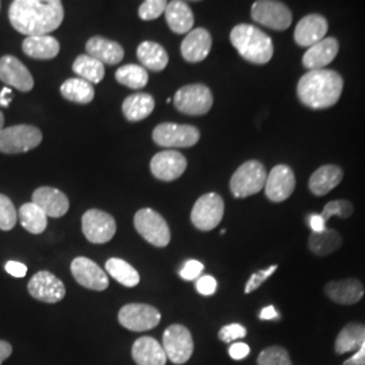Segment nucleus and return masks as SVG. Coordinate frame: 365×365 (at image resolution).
<instances>
[{
    "instance_id": "f257e3e1",
    "label": "nucleus",
    "mask_w": 365,
    "mask_h": 365,
    "mask_svg": "<svg viewBox=\"0 0 365 365\" xmlns=\"http://www.w3.org/2000/svg\"><path fill=\"white\" fill-rule=\"evenodd\" d=\"M9 19L11 26L26 37L51 36L64 21V7L58 0H15Z\"/></svg>"
},
{
    "instance_id": "f03ea898",
    "label": "nucleus",
    "mask_w": 365,
    "mask_h": 365,
    "mask_svg": "<svg viewBox=\"0 0 365 365\" xmlns=\"http://www.w3.org/2000/svg\"><path fill=\"white\" fill-rule=\"evenodd\" d=\"M344 91V78L337 71H309L298 81L297 93L302 105L324 110L336 105Z\"/></svg>"
},
{
    "instance_id": "7ed1b4c3",
    "label": "nucleus",
    "mask_w": 365,
    "mask_h": 365,
    "mask_svg": "<svg viewBox=\"0 0 365 365\" xmlns=\"http://www.w3.org/2000/svg\"><path fill=\"white\" fill-rule=\"evenodd\" d=\"M230 42L240 56L252 64L264 66L274 57V42L268 34L253 25H237L230 33Z\"/></svg>"
},
{
    "instance_id": "20e7f679",
    "label": "nucleus",
    "mask_w": 365,
    "mask_h": 365,
    "mask_svg": "<svg viewBox=\"0 0 365 365\" xmlns=\"http://www.w3.org/2000/svg\"><path fill=\"white\" fill-rule=\"evenodd\" d=\"M265 167L257 160H249L240 165L232 179L230 191L235 197H248L259 194L267 182Z\"/></svg>"
},
{
    "instance_id": "39448f33",
    "label": "nucleus",
    "mask_w": 365,
    "mask_h": 365,
    "mask_svg": "<svg viewBox=\"0 0 365 365\" xmlns=\"http://www.w3.org/2000/svg\"><path fill=\"white\" fill-rule=\"evenodd\" d=\"M214 103L212 92L207 86L196 83L184 86L173 96V105L185 115H205Z\"/></svg>"
},
{
    "instance_id": "423d86ee",
    "label": "nucleus",
    "mask_w": 365,
    "mask_h": 365,
    "mask_svg": "<svg viewBox=\"0 0 365 365\" xmlns=\"http://www.w3.org/2000/svg\"><path fill=\"white\" fill-rule=\"evenodd\" d=\"M42 143V131L31 125H15L0 133V152L6 155L26 153Z\"/></svg>"
},
{
    "instance_id": "0eeeda50",
    "label": "nucleus",
    "mask_w": 365,
    "mask_h": 365,
    "mask_svg": "<svg viewBox=\"0 0 365 365\" xmlns=\"http://www.w3.org/2000/svg\"><path fill=\"white\" fill-rule=\"evenodd\" d=\"M134 227L153 247L165 248L170 242V226L155 210H138L134 215Z\"/></svg>"
},
{
    "instance_id": "6e6552de",
    "label": "nucleus",
    "mask_w": 365,
    "mask_h": 365,
    "mask_svg": "<svg viewBox=\"0 0 365 365\" xmlns=\"http://www.w3.org/2000/svg\"><path fill=\"white\" fill-rule=\"evenodd\" d=\"M225 202L221 195L209 192L200 196L191 211V222L197 230L210 232L214 230L223 218Z\"/></svg>"
},
{
    "instance_id": "1a4fd4ad",
    "label": "nucleus",
    "mask_w": 365,
    "mask_h": 365,
    "mask_svg": "<svg viewBox=\"0 0 365 365\" xmlns=\"http://www.w3.org/2000/svg\"><path fill=\"white\" fill-rule=\"evenodd\" d=\"M252 19L261 26L269 27L276 31H284L292 24V13L282 1L259 0L250 10Z\"/></svg>"
},
{
    "instance_id": "9d476101",
    "label": "nucleus",
    "mask_w": 365,
    "mask_h": 365,
    "mask_svg": "<svg viewBox=\"0 0 365 365\" xmlns=\"http://www.w3.org/2000/svg\"><path fill=\"white\" fill-rule=\"evenodd\" d=\"M167 359L173 364H185L194 353V339L191 331L182 325H170L163 336L161 342Z\"/></svg>"
},
{
    "instance_id": "9b49d317",
    "label": "nucleus",
    "mask_w": 365,
    "mask_h": 365,
    "mask_svg": "<svg viewBox=\"0 0 365 365\" xmlns=\"http://www.w3.org/2000/svg\"><path fill=\"white\" fill-rule=\"evenodd\" d=\"M118 321L125 329L140 333L155 329L161 321V314L150 304L129 303L119 310Z\"/></svg>"
},
{
    "instance_id": "f8f14e48",
    "label": "nucleus",
    "mask_w": 365,
    "mask_h": 365,
    "mask_svg": "<svg viewBox=\"0 0 365 365\" xmlns=\"http://www.w3.org/2000/svg\"><path fill=\"white\" fill-rule=\"evenodd\" d=\"M200 140V131L192 125L160 123L153 130V141L164 148H191Z\"/></svg>"
},
{
    "instance_id": "ddd939ff",
    "label": "nucleus",
    "mask_w": 365,
    "mask_h": 365,
    "mask_svg": "<svg viewBox=\"0 0 365 365\" xmlns=\"http://www.w3.org/2000/svg\"><path fill=\"white\" fill-rule=\"evenodd\" d=\"M81 229L92 244H106L117 233V222L106 211L91 209L81 218Z\"/></svg>"
},
{
    "instance_id": "4468645a",
    "label": "nucleus",
    "mask_w": 365,
    "mask_h": 365,
    "mask_svg": "<svg viewBox=\"0 0 365 365\" xmlns=\"http://www.w3.org/2000/svg\"><path fill=\"white\" fill-rule=\"evenodd\" d=\"M29 294L43 303H57L66 298V288L64 283L49 271H39L34 274L29 284Z\"/></svg>"
},
{
    "instance_id": "2eb2a0df",
    "label": "nucleus",
    "mask_w": 365,
    "mask_h": 365,
    "mask_svg": "<svg viewBox=\"0 0 365 365\" xmlns=\"http://www.w3.org/2000/svg\"><path fill=\"white\" fill-rule=\"evenodd\" d=\"M297 185L294 170L288 165L280 164L276 165L267 176L265 182V196L274 202V203H282L287 200L289 196L292 195Z\"/></svg>"
},
{
    "instance_id": "dca6fc26",
    "label": "nucleus",
    "mask_w": 365,
    "mask_h": 365,
    "mask_svg": "<svg viewBox=\"0 0 365 365\" xmlns=\"http://www.w3.org/2000/svg\"><path fill=\"white\" fill-rule=\"evenodd\" d=\"M71 272L81 287L92 291H105L110 284L105 271L91 259L76 257L71 264Z\"/></svg>"
},
{
    "instance_id": "f3484780",
    "label": "nucleus",
    "mask_w": 365,
    "mask_h": 365,
    "mask_svg": "<svg viewBox=\"0 0 365 365\" xmlns=\"http://www.w3.org/2000/svg\"><path fill=\"white\" fill-rule=\"evenodd\" d=\"M187 170V158L178 150L167 149L158 152L150 161L152 175L163 182H173L179 179Z\"/></svg>"
},
{
    "instance_id": "a211bd4d",
    "label": "nucleus",
    "mask_w": 365,
    "mask_h": 365,
    "mask_svg": "<svg viewBox=\"0 0 365 365\" xmlns=\"http://www.w3.org/2000/svg\"><path fill=\"white\" fill-rule=\"evenodd\" d=\"M0 80L21 92L31 91L34 87V78L30 71L14 56H3L0 58Z\"/></svg>"
},
{
    "instance_id": "6ab92c4d",
    "label": "nucleus",
    "mask_w": 365,
    "mask_h": 365,
    "mask_svg": "<svg viewBox=\"0 0 365 365\" xmlns=\"http://www.w3.org/2000/svg\"><path fill=\"white\" fill-rule=\"evenodd\" d=\"M327 21L319 14H309L298 22L294 31V39L300 48H312L327 37Z\"/></svg>"
},
{
    "instance_id": "aec40b11",
    "label": "nucleus",
    "mask_w": 365,
    "mask_h": 365,
    "mask_svg": "<svg viewBox=\"0 0 365 365\" xmlns=\"http://www.w3.org/2000/svg\"><path fill=\"white\" fill-rule=\"evenodd\" d=\"M212 46V38L209 30L197 27L191 30L182 39L180 52L187 63H200L207 56Z\"/></svg>"
},
{
    "instance_id": "412c9836",
    "label": "nucleus",
    "mask_w": 365,
    "mask_h": 365,
    "mask_svg": "<svg viewBox=\"0 0 365 365\" xmlns=\"http://www.w3.org/2000/svg\"><path fill=\"white\" fill-rule=\"evenodd\" d=\"M31 200L51 218H61L69 210L66 194L53 187H39L34 191Z\"/></svg>"
},
{
    "instance_id": "4be33fe9",
    "label": "nucleus",
    "mask_w": 365,
    "mask_h": 365,
    "mask_svg": "<svg viewBox=\"0 0 365 365\" xmlns=\"http://www.w3.org/2000/svg\"><path fill=\"white\" fill-rule=\"evenodd\" d=\"M339 42L336 38H324L309 48L303 54L302 64L309 71L325 69L339 54Z\"/></svg>"
},
{
    "instance_id": "5701e85b",
    "label": "nucleus",
    "mask_w": 365,
    "mask_h": 365,
    "mask_svg": "<svg viewBox=\"0 0 365 365\" xmlns=\"http://www.w3.org/2000/svg\"><path fill=\"white\" fill-rule=\"evenodd\" d=\"M131 356L137 365H165L168 360L161 342L148 336L133 344Z\"/></svg>"
},
{
    "instance_id": "b1692460",
    "label": "nucleus",
    "mask_w": 365,
    "mask_h": 365,
    "mask_svg": "<svg viewBox=\"0 0 365 365\" xmlns=\"http://www.w3.org/2000/svg\"><path fill=\"white\" fill-rule=\"evenodd\" d=\"M325 294L329 299L339 304H354L363 299L364 286L360 280L351 277L327 283Z\"/></svg>"
},
{
    "instance_id": "393cba45",
    "label": "nucleus",
    "mask_w": 365,
    "mask_h": 365,
    "mask_svg": "<svg viewBox=\"0 0 365 365\" xmlns=\"http://www.w3.org/2000/svg\"><path fill=\"white\" fill-rule=\"evenodd\" d=\"M87 54L107 66H115L123 60L125 51L123 48L111 39L103 37H92L86 43Z\"/></svg>"
},
{
    "instance_id": "a878e982",
    "label": "nucleus",
    "mask_w": 365,
    "mask_h": 365,
    "mask_svg": "<svg viewBox=\"0 0 365 365\" xmlns=\"http://www.w3.org/2000/svg\"><path fill=\"white\" fill-rule=\"evenodd\" d=\"M344 179V170L339 165H322L314 172L309 180V190L315 196H324L334 190Z\"/></svg>"
},
{
    "instance_id": "bb28decb",
    "label": "nucleus",
    "mask_w": 365,
    "mask_h": 365,
    "mask_svg": "<svg viewBox=\"0 0 365 365\" xmlns=\"http://www.w3.org/2000/svg\"><path fill=\"white\" fill-rule=\"evenodd\" d=\"M165 21L176 34H188L194 26V14L190 6L182 0H173L167 4Z\"/></svg>"
},
{
    "instance_id": "cd10ccee",
    "label": "nucleus",
    "mask_w": 365,
    "mask_h": 365,
    "mask_svg": "<svg viewBox=\"0 0 365 365\" xmlns=\"http://www.w3.org/2000/svg\"><path fill=\"white\" fill-rule=\"evenodd\" d=\"M22 51L34 60H51L60 53V42L52 36L27 37L22 43Z\"/></svg>"
},
{
    "instance_id": "c85d7f7f",
    "label": "nucleus",
    "mask_w": 365,
    "mask_h": 365,
    "mask_svg": "<svg viewBox=\"0 0 365 365\" xmlns=\"http://www.w3.org/2000/svg\"><path fill=\"white\" fill-rule=\"evenodd\" d=\"M137 57L145 69L155 72L164 71L170 61L167 51L160 43L153 41L143 42L137 49Z\"/></svg>"
},
{
    "instance_id": "c756f323",
    "label": "nucleus",
    "mask_w": 365,
    "mask_h": 365,
    "mask_svg": "<svg viewBox=\"0 0 365 365\" xmlns=\"http://www.w3.org/2000/svg\"><path fill=\"white\" fill-rule=\"evenodd\" d=\"M155 110V98L149 93L138 92L128 96L122 105L123 115L130 122H138L149 117Z\"/></svg>"
},
{
    "instance_id": "7c9ffc66",
    "label": "nucleus",
    "mask_w": 365,
    "mask_h": 365,
    "mask_svg": "<svg viewBox=\"0 0 365 365\" xmlns=\"http://www.w3.org/2000/svg\"><path fill=\"white\" fill-rule=\"evenodd\" d=\"M365 339V325L351 322L346 327H342L339 331L334 349L337 354H345V353L357 352Z\"/></svg>"
},
{
    "instance_id": "2f4dec72",
    "label": "nucleus",
    "mask_w": 365,
    "mask_h": 365,
    "mask_svg": "<svg viewBox=\"0 0 365 365\" xmlns=\"http://www.w3.org/2000/svg\"><path fill=\"white\" fill-rule=\"evenodd\" d=\"M60 92L66 101L78 105H88L95 98V90L91 83L80 78L66 80L60 88Z\"/></svg>"
},
{
    "instance_id": "473e14b6",
    "label": "nucleus",
    "mask_w": 365,
    "mask_h": 365,
    "mask_svg": "<svg viewBox=\"0 0 365 365\" xmlns=\"http://www.w3.org/2000/svg\"><path fill=\"white\" fill-rule=\"evenodd\" d=\"M106 274H110L115 279L119 284L125 287L133 288L138 286L140 283V274L138 271L130 265L128 261L122 259H108L106 262Z\"/></svg>"
},
{
    "instance_id": "72a5a7b5",
    "label": "nucleus",
    "mask_w": 365,
    "mask_h": 365,
    "mask_svg": "<svg viewBox=\"0 0 365 365\" xmlns=\"http://www.w3.org/2000/svg\"><path fill=\"white\" fill-rule=\"evenodd\" d=\"M342 245V237L334 229H327L321 233H312L309 237V249L315 256H329Z\"/></svg>"
},
{
    "instance_id": "f704fd0d",
    "label": "nucleus",
    "mask_w": 365,
    "mask_h": 365,
    "mask_svg": "<svg viewBox=\"0 0 365 365\" xmlns=\"http://www.w3.org/2000/svg\"><path fill=\"white\" fill-rule=\"evenodd\" d=\"M21 225L31 235H41L48 227V215L33 202L25 203L18 212Z\"/></svg>"
},
{
    "instance_id": "c9c22d12",
    "label": "nucleus",
    "mask_w": 365,
    "mask_h": 365,
    "mask_svg": "<svg viewBox=\"0 0 365 365\" xmlns=\"http://www.w3.org/2000/svg\"><path fill=\"white\" fill-rule=\"evenodd\" d=\"M72 68H73V72L78 75V78H83V80H86L91 84L92 83L98 84L105 78V64L92 58L88 54L78 56Z\"/></svg>"
},
{
    "instance_id": "e433bc0d",
    "label": "nucleus",
    "mask_w": 365,
    "mask_h": 365,
    "mask_svg": "<svg viewBox=\"0 0 365 365\" xmlns=\"http://www.w3.org/2000/svg\"><path fill=\"white\" fill-rule=\"evenodd\" d=\"M115 78L119 84L125 87H129L131 90H141L146 87L149 81V75L144 66L128 64L118 68Z\"/></svg>"
},
{
    "instance_id": "4c0bfd02",
    "label": "nucleus",
    "mask_w": 365,
    "mask_h": 365,
    "mask_svg": "<svg viewBox=\"0 0 365 365\" xmlns=\"http://www.w3.org/2000/svg\"><path fill=\"white\" fill-rule=\"evenodd\" d=\"M257 365H292V363L284 348L269 346L259 354Z\"/></svg>"
},
{
    "instance_id": "58836bf2",
    "label": "nucleus",
    "mask_w": 365,
    "mask_h": 365,
    "mask_svg": "<svg viewBox=\"0 0 365 365\" xmlns=\"http://www.w3.org/2000/svg\"><path fill=\"white\" fill-rule=\"evenodd\" d=\"M18 212L15 210L11 199L9 196L0 194V230L9 232L16 225Z\"/></svg>"
},
{
    "instance_id": "ea45409f",
    "label": "nucleus",
    "mask_w": 365,
    "mask_h": 365,
    "mask_svg": "<svg viewBox=\"0 0 365 365\" xmlns=\"http://www.w3.org/2000/svg\"><path fill=\"white\" fill-rule=\"evenodd\" d=\"M353 205L346 200V199H337V200H331L329 202L325 209L322 210V218L327 222L331 217H339L342 220L349 218L353 214Z\"/></svg>"
},
{
    "instance_id": "a19ab883",
    "label": "nucleus",
    "mask_w": 365,
    "mask_h": 365,
    "mask_svg": "<svg viewBox=\"0 0 365 365\" xmlns=\"http://www.w3.org/2000/svg\"><path fill=\"white\" fill-rule=\"evenodd\" d=\"M167 4L165 0H146L140 6L138 15L143 21H155L165 13Z\"/></svg>"
},
{
    "instance_id": "79ce46f5",
    "label": "nucleus",
    "mask_w": 365,
    "mask_h": 365,
    "mask_svg": "<svg viewBox=\"0 0 365 365\" xmlns=\"http://www.w3.org/2000/svg\"><path fill=\"white\" fill-rule=\"evenodd\" d=\"M276 269H277V265H271V267H268L265 269H261L259 272L252 274L248 280V283H247V286H245V294H250V292L256 291L257 288H260L261 284L265 280H268L274 274Z\"/></svg>"
},
{
    "instance_id": "37998d69",
    "label": "nucleus",
    "mask_w": 365,
    "mask_h": 365,
    "mask_svg": "<svg viewBox=\"0 0 365 365\" xmlns=\"http://www.w3.org/2000/svg\"><path fill=\"white\" fill-rule=\"evenodd\" d=\"M247 336V329L240 324H230L222 327L218 333V339L222 342H232L235 339H244Z\"/></svg>"
},
{
    "instance_id": "c03bdc74",
    "label": "nucleus",
    "mask_w": 365,
    "mask_h": 365,
    "mask_svg": "<svg viewBox=\"0 0 365 365\" xmlns=\"http://www.w3.org/2000/svg\"><path fill=\"white\" fill-rule=\"evenodd\" d=\"M205 269V265L197 260H188L180 269V276L184 280H195Z\"/></svg>"
},
{
    "instance_id": "a18cd8bd",
    "label": "nucleus",
    "mask_w": 365,
    "mask_h": 365,
    "mask_svg": "<svg viewBox=\"0 0 365 365\" xmlns=\"http://www.w3.org/2000/svg\"><path fill=\"white\" fill-rule=\"evenodd\" d=\"M217 280L210 276V274H205V276H200L196 282V289L200 295H205V297H210V295H214L215 291H217Z\"/></svg>"
},
{
    "instance_id": "49530a36",
    "label": "nucleus",
    "mask_w": 365,
    "mask_h": 365,
    "mask_svg": "<svg viewBox=\"0 0 365 365\" xmlns=\"http://www.w3.org/2000/svg\"><path fill=\"white\" fill-rule=\"evenodd\" d=\"M4 269H6L7 274H11L14 277H18V279L25 277L27 274L26 265L19 262V261H9V262H6Z\"/></svg>"
},
{
    "instance_id": "de8ad7c7",
    "label": "nucleus",
    "mask_w": 365,
    "mask_h": 365,
    "mask_svg": "<svg viewBox=\"0 0 365 365\" xmlns=\"http://www.w3.org/2000/svg\"><path fill=\"white\" fill-rule=\"evenodd\" d=\"M249 353H250V348L245 342H235L229 349V354L233 360H242L248 356Z\"/></svg>"
},
{
    "instance_id": "09e8293b",
    "label": "nucleus",
    "mask_w": 365,
    "mask_h": 365,
    "mask_svg": "<svg viewBox=\"0 0 365 365\" xmlns=\"http://www.w3.org/2000/svg\"><path fill=\"white\" fill-rule=\"evenodd\" d=\"M307 223L309 227L313 230V233H321L327 230V221L322 218L321 214H310L307 217Z\"/></svg>"
},
{
    "instance_id": "8fccbe9b",
    "label": "nucleus",
    "mask_w": 365,
    "mask_h": 365,
    "mask_svg": "<svg viewBox=\"0 0 365 365\" xmlns=\"http://www.w3.org/2000/svg\"><path fill=\"white\" fill-rule=\"evenodd\" d=\"M342 365H365V339L361 348Z\"/></svg>"
},
{
    "instance_id": "3c124183",
    "label": "nucleus",
    "mask_w": 365,
    "mask_h": 365,
    "mask_svg": "<svg viewBox=\"0 0 365 365\" xmlns=\"http://www.w3.org/2000/svg\"><path fill=\"white\" fill-rule=\"evenodd\" d=\"M13 353V346L10 342L0 339V365L3 364Z\"/></svg>"
},
{
    "instance_id": "603ef678",
    "label": "nucleus",
    "mask_w": 365,
    "mask_h": 365,
    "mask_svg": "<svg viewBox=\"0 0 365 365\" xmlns=\"http://www.w3.org/2000/svg\"><path fill=\"white\" fill-rule=\"evenodd\" d=\"M276 318H279V314L274 310V306H268V307L261 310L260 319H262V321H271V319H276Z\"/></svg>"
},
{
    "instance_id": "864d4df0",
    "label": "nucleus",
    "mask_w": 365,
    "mask_h": 365,
    "mask_svg": "<svg viewBox=\"0 0 365 365\" xmlns=\"http://www.w3.org/2000/svg\"><path fill=\"white\" fill-rule=\"evenodd\" d=\"M11 102V90L9 87H4L1 91H0V106L3 107H9Z\"/></svg>"
},
{
    "instance_id": "5fc2aeb1",
    "label": "nucleus",
    "mask_w": 365,
    "mask_h": 365,
    "mask_svg": "<svg viewBox=\"0 0 365 365\" xmlns=\"http://www.w3.org/2000/svg\"><path fill=\"white\" fill-rule=\"evenodd\" d=\"M4 129V115H3V113L0 111V133L3 131Z\"/></svg>"
},
{
    "instance_id": "6e6d98bb",
    "label": "nucleus",
    "mask_w": 365,
    "mask_h": 365,
    "mask_svg": "<svg viewBox=\"0 0 365 365\" xmlns=\"http://www.w3.org/2000/svg\"><path fill=\"white\" fill-rule=\"evenodd\" d=\"M0 7H1V3H0Z\"/></svg>"
}]
</instances>
